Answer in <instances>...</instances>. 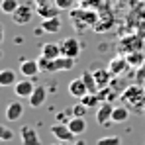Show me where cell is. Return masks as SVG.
Segmentation results:
<instances>
[{
	"instance_id": "obj_1",
	"label": "cell",
	"mask_w": 145,
	"mask_h": 145,
	"mask_svg": "<svg viewBox=\"0 0 145 145\" xmlns=\"http://www.w3.org/2000/svg\"><path fill=\"white\" fill-rule=\"evenodd\" d=\"M33 18V8L31 4H20L18 10L12 14V22L16 25H27Z\"/></svg>"
},
{
	"instance_id": "obj_2",
	"label": "cell",
	"mask_w": 145,
	"mask_h": 145,
	"mask_svg": "<svg viewBox=\"0 0 145 145\" xmlns=\"http://www.w3.org/2000/svg\"><path fill=\"white\" fill-rule=\"evenodd\" d=\"M59 47H61V55H63V57L76 59L78 53H80V43H78L76 37H65V39L59 43Z\"/></svg>"
},
{
	"instance_id": "obj_3",
	"label": "cell",
	"mask_w": 145,
	"mask_h": 145,
	"mask_svg": "<svg viewBox=\"0 0 145 145\" xmlns=\"http://www.w3.org/2000/svg\"><path fill=\"white\" fill-rule=\"evenodd\" d=\"M143 41H145L143 37H137V35H127V37H121L120 51H123L125 55H127V53H133V51H141Z\"/></svg>"
},
{
	"instance_id": "obj_4",
	"label": "cell",
	"mask_w": 145,
	"mask_h": 145,
	"mask_svg": "<svg viewBox=\"0 0 145 145\" xmlns=\"http://www.w3.org/2000/svg\"><path fill=\"white\" fill-rule=\"evenodd\" d=\"M51 133L57 141H63V143H72V139H74V133L69 129V125H63V123L51 125Z\"/></svg>"
},
{
	"instance_id": "obj_5",
	"label": "cell",
	"mask_w": 145,
	"mask_h": 145,
	"mask_svg": "<svg viewBox=\"0 0 145 145\" xmlns=\"http://www.w3.org/2000/svg\"><path fill=\"white\" fill-rule=\"evenodd\" d=\"M6 120L8 121H18L24 116V104L20 100H12L8 106H6V112H4Z\"/></svg>"
},
{
	"instance_id": "obj_6",
	"label": "cell",
	"mask_w": 145,
	"mask_h": 145,
	"mask_svg": "<svg viewBox=\"0 0 145 145\" xmlns=\"http://www.w3.org/2000/svg\"><path fill=\"white\" fill-rule=\"evenodd\" d=\"M121 100H125V102H129V104H133V106H137V104H141V100H145V94H143V88H139L137 84H133V86H129L123 94H121Z\"/></svg>"
},
{
	"instance_id": "obj_7",
	"label": "cell",
	"mask_w": 145,
	"mask_h": 145,
	"mask_svg": "<svg viewBox=\"0 0 145 145\" xmlns=\"http://www.w3.org/2000/svg\"><path fill=\"white\" fill-rule=\"evenodd\" d=\"M35 90V84L31 82V78H24V80H18L14 84V92L18 98H29Z\"/></svg>"
},
{
	"instance_id": "obj_8",
	"label": "cell",
	"mask_w": 145,
	"mask_h": 145,
	"mask_svg": "<svg viewBox=\"0 0 145 145\" xmlns=\"http://www.w3.org/2000/svg\"><path fill=\"white\" fill-rule=\"evenodd\" d=\"M20 139H22V145H41L37 131L31 125H24L20 129Z\"/></svg>"
},
{
	"instance_id": "obj_9",
	"label": "cell",
	"mask_w": 145,
	"mask_h": 145,
	"mask_svg": "<svg viewBox=\"0 0 145 145\" xmlns=\"http://www.w3.org/2000/svg\"><path fill=\"white\" fill-rule=\"evenodd\" d=\"M45 98H47L45 86H43V84H35V90H33L31 96L27 98V102H29L31 108H41V106L45 104Z\"/></svg>"
},
{
	"instance_id": "obj_10",
	"label": "cell",
	"mask_w": 145,
	"mask_h": 145,
	"mask_svg": "<svg viewBox=\"0 0 145 145\" xmlns=\"http://www.w3.org/2000/svg\"><path fill=\"white\" fill-rule=\"evenodd\" d=\"M69 94H71L72 98H76V100H80L84 94H88V88H86L82 76H80V78H74V80L69 82Z\"/></svg>"
},
{
	"instance_id": "obj_11",
	"label": "cell",
	"mask_w": 145,
	"mask_h": 145,
	"mask_svg": "<svg viewBox=\"0 0 145 145\" xmlns=\"http://www.w3.org/2000/svg\"><path fill=\"white\" fill-rule=\"evenodd\" d=\"M112 112H114V106H112L110 102H102V104L98 106V110H96V121L100 125L112 121Z\"/></svg>"
},
{
	"instance_id": "obj_12",
	"label": "cell",
	"mask_w": 145,
	"mask_h": 145,
	"mask_svg": "<svg viewBox=\"0 0 145 145\" xmlns=\"http://www.w3.org/2000/svg\"><path fill=\"white\" fill-rule=\"evenodd\" d=\"M59 10H61V8H59L55 2H51V4H39L35 12L41 16V20H49V18H57V16H59Z\"/></svg>"
},
{
	"instance_id": "obj_13",
	"label": "cell",
	"mask_w": 145,
	"mask_h": 145,
	"mask_svg": "<svg viewBox=\"0 0 145 145\" xmlns=\"http://www.w3.org/2000/svg\"><path fill=\"white\" fill-rule=\"evenodd\" d=\"M20 72L24 74L25 78H33L39 71V65H37V59H27V61H22L20 65Z\"/></svg>"
},
{
	"instance_id": "obj_14",
	"label": "cell",
	"mask_w": 145,
	"mask_h": 145,
	"mask_svg": "<svg viewBox=\"0 0 145 145\" xmlns=\"http://www.w3.org/2000/svg\"><path fill=\"white\" fill-rule=\"evenodd\" d=\"M127 67H129V63H127V59H125V57H121V55L114 57V59L110 61V65H108V69H110L112 74H121Z\"/></svg>"
},
{
	"instance_id": "obj_15",
	"label": "cell",
	"mask_w": 145,
	"mask_h": 145,
	"mask_svg": "<svg viewBox=\"0 0 145 145\" xmlns=\"http://www.w3.org/2000/svg\"><path fill=\"white\" fill-rule=\"evenodd\" d=\"M74 61L76 59H71V57H57V59H53V72L57 71H71L72 67H74Z\"/></svg>"
},
{
	"instance_id": "obj_16",
	"label": "cell",
	"mask_w": 145,
	"mask_h": 145,
	"mask_svg": "<svg viewBox=\"0 0 145 145\" xmlns=\"http://www.w3.org/2000/svg\"><path fill=\"white\" fill-rule=\"evenodd\" d=\"M67 125H69V129H71L74 135H82L86 131V120L84 118H78V116H72Z\"/></svg>"
},
{
	"instance_id": "obj_17",
	"label": "cell",
	"mask_w": 145,
	"mask_h": 145,
	"mask_svg": "<svg viewBox=\"0 0 145 145\" xmlns=\"http://www.w3.org/2000/svg\"><path fill=\"white\" fill-rule=\"evenodd\" d=\"M18 82V76L12 69H0V86H14Z\"/></svg>"
},
{
	"instance_id": "obj_18",
	"label": "cell",
	"mask_w": 145,
	"mask_h": 145,
	"mask_svg": "<svg viewBox=\"0 0 145 145\" xmlns=\"http://www.w3.org/2000/svg\"><path fill=\"white\" fill-rule=\"evenodd\" d=\"M39 51H41L39 55H43V57H47V59H57V57H61V47H59L57 43H43Z\"/></svg>"
},
{
	"instance_id": "obj_19",
	"label": "cell",
	"mask_w": 145,
	"mask_h": 145,
	"mask_svg": "<svg viewBox=\"0 0 145 145\" xmlns=\"http://www.w3.org/2000/svg\"><path fill=\"white\" fill-rule=\"evenodd\" d=\"M82 80H84V84H86V88H88L90 94H98V92H100V86H98L96 78H94V72L84 71L82 72Z\"/></svg>"
},
{
	"instance_id": "obj_20",
	"label": "cell",
	"mask_w": 145,
	"mask_h": 145,
	"mask_svg": "<svg viewBox=\"0 0 145 145\" xmlns=\"http://www.w3.org/2000/svg\"><path fill=\"white\" fill-rule=\"evenodd\" d=\"M41 29L47 33H59L61 29V18H49V20H41Z\"/></svg>"
},
{
	"instance_id": "obj_21",
	"label": "cell",
	"mask_w": 145,
	"mask_h": 145,
	"mask_svg": "<svg viewBox=\"0 0 145 145\" xmlns=\"http://www.w3.org/2000/svg\"><path fill=\"white\" fill-rule=\"evenodd\" d=\"M94 78H96L98 86H100V88H104V86H108V84H110L112 72H110V69H96V71H94Z\"/></svg>"
},
{
	"instance_id": "obj_22",
	"label": "cell",
	"mask_w": 145,
	"mask_h": 145,
	"mask_svg": "<svg viewBox=\"0 0 145 145\" xmlns=\"http://www.w3.org/2000/svg\"><path fill=\"white\" fill-rule=\"evenodd\" d=\"M125 59H127L129 67L139 69V67L143 65V61H145V53H143V51H133V53H127V55H125Z\"/></svg>"
},
{
	"instance_id": "obj_23",
	"label": "cell",
	"mask_w": 145,
	"mask_h": 145,
	"mask_svg": "<svg viewBox=\"0 0 145 145\" xmlns=\"http://www.w3.org/2000/svg\"><path fill=\"white\" fill-rule=\"evenodd\" d=\"M129 118V112L125 106H114V112H112V121L114 123H121Z\"/></svg>"
},
{
	"instance_id": "obj_24",
	"label": "cell",
	"mask_w": 145,
	"mask_h": 145,
	"mask_svg": "<svg viewBox=\"0 0 145 145\" xmlns=\"http://www.w3.org/2000/svg\"><path fill=\"white\" fill-rule=\"evenodd\" d=\"M18 6H20V2H18V0H2V2H0V12H4V14L12 16V14L18 10Z\"/></svg>"
},
{
	"instance_id": "obj_25",
	"label": "cell",
	"mask_w": 145,
	"mask_h": 145,
	"mask_svg": "<svg viewBox=\"0 0 145 145\" xmlns=\"http://www.w3.org/2000/svg\"><path fill=\"white\" fill-rule=\"evenodd\" d=\"M37 65H39L41 72H53V59H47V57L39 55L37 57Z\"/></svg>"
},
{
	"instance_id": "obj_26",
	"label": "cell",
	"mask_w": 145,
	"mask_h": 145,
	"mask_svg": "<svg viewBox=\"0 0 145 145\" xmlns=\"http://www.w3.org/2000/svg\"><path fill=\"white\" fill-rule=\"evenodd\" d=\"M80 102L86 106V108H98L100 104H98V94H84V96L80 98Z\"/></svg>"
},
{
	"instance_id": "obj_27",
	"label": "cell",
	"mask_w": 145,
	"mask_h": 145,
	"mask_svg": "<svg viewBox=\"0 0 145 145\" xmlns=\"http://www.w3.org/2000/svg\"><path fill=\"white\" fill-rule=\"evenodd\" d=\"M96 145H121V139L116 135H110V137H100L96 141Z\"/></svg>"
},
{
	"instance_id": "obj_28",
	"label": "cell",
	"mask_w": 145,
	"mask_h": 145,
	"mask_svg": "<svg viewBox=\"0 0 145 145\" xmlns=\"http://www.w3.org/2000/svg\"><path fill=\"white\" fill-rule=\"evenodd\" d=\"M14 139V131L6 125H0V141H12Z\"/></svg>"
},
{
	"instance_id": "obj_29",
	"label": "cell",
	"mask_w": 145,
	"mask_h": 145,
	"mask_svg": "<svg viewBox=\"0 0 145 145\" xmlns=\"http://www.w3.org/2000/svg\"><path fill=\"white\" fill-rule=\"evenodd\" d=\"M86 110H88V108H86L82 102H78V104H74V106H72V114H74V116H78V118H84V116H86Z\"/></svg>"
},
{
	"instance_id": "obj_30",
	"label": "cell",
	"mask_w": 145,
	"mask_h": 145,
	"mask_svg": "<svg viewBox=\"0 0 145 145\" xmlns=\"http://www.w3.org/2000/svg\"><path fill=\"white\" fill-rule=\"evenodd\" d=\"M55 4H57L61 10H69V8H72L74 0H55Z\"/></svg>"
},
{
	"instance_id": "obj_31",
	"label": "cell",
	"mask_w": 145,
	"mask_h": 145,
	"mask_svg": "<svg viewBox=\"0 0 145 145\" xmlns=\"http://www.w3.org/2000/svg\"><path fill=\"white\" fill-rule=\"evenodd\" d=\"M135 80L137 82H145V61H143V65L137 69V72H135Z\"/></svg>"
},
{
	"instance_id": "obj_32",
	"label": "cell",
	"mask_w": 145,
	"mask_h": 145,
	"mask_svg": "<svg viewBox=\"0 0 145 145\" xmlns=\"http://www.w3.org/2000/svg\"><path fill=\"white\" fill-rule=\"evenodd\" d=\"M4 41V27H2V24H0V43Z\"/></svg>"
},
{
	"instance_id": "obj_33",
	"label": "cell",
	"mask_w": 145,
	"mask_h": 145,
	"mask_svg": "<svg viewBox=\"0 0 145 145\" xmlns=\"http://www.w3.org/2000/svg\"><path fill=\"white\" fill-rule=\"evenodd\" d=\"M37 4H51V2H55V0H35Z\"/></svg>"
},
{
	"instance_id": "obj_34",
	"label": "cell",
	"mask_w": 145,
	"mask_h": 145,
	"mask_svg": "<svg viewBox=\"0 0 145 145\" xmlns=\"http://www.w3.org/2000/svg\"><path fill=\"white\" fill-rule=\"evenodd\" d=\"M51 145H67V143H63V141H57V143H51Z\"/></svg>"
},
{
	"instance_id": "obj_35",
	"label": "cell",
	"mask_w": 145,
	"mask_h": 145,
	"mask_svg": "<svg viewBox=\"0 0 145 145\" xmlns=\"http://www.w3.org/2000/svg\"><path fill=\"white\" fill-rule=\"evenodd\" d=\"M67 145H82V143H67Z\"/></svg>"
},
{
	"instance_id": "obj_36",
	"label": "cell",
	"mask_w": 145,
	"mask_h": 145,
	"mask_svg": "<svg viewBox=\"0 0 145 145\" xmlns=\"http://www.w3.org/2000/svg\"><path fill=\"white\" fill-rule=\"evenodd\" d=\"M143 94H145V84H143Z\"/></svg>"
},
{
	"instance_id": "obj_37",
	"label": "cell",
	"mask_w": 145,
	"mask_h": 145,
	"mask_svg": "<svg viewBox=\"0 0 145 145\" xmlns=\"http://www.w3.org/2000/svg\"><path fill=\"white\" fill-rule=\"evenodd\" d=\"M0 59H2V51H0Z\"/></svg>"
},
{
	"instance_id": "obj_38",
	"label": "cell",
	"mask_w": 145,
	"mask_h": 145,
	"mask_svg": "<svg viewBox=\"0 0 145 145\" xmlns=\"http://www.w3.org/2000/svg\"><path fill=\"white\" fill-rule=\"evenodd\" d=\"M143 39H145V33H143Z\"/></svg>"
}]
</instances>
